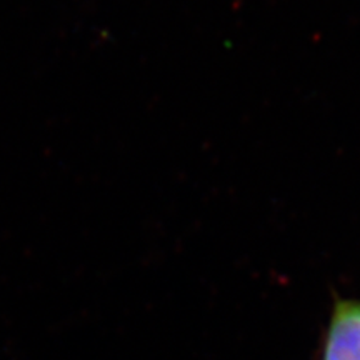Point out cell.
Segmentation results:
<instances>
[{
	"instance_id": "obj_1",
	"label": "cell",
	"mask_w": 360,
	"mask_h": 360,
	"mask_svg": "<svg viewBox=\"0 0 360 360\" xmlns=\"http://www.w3.org/2000/svg\"><path fill=\"white\" fill-rule=\"evenodd\" d=\"M323 360H360V300H337L327 328Z\"/></svg>"
}]
</instances>
